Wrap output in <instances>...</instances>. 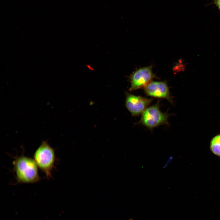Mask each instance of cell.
<instances>
[{
    "label": "cell",
    "mask_w": 220,
    "mask_h": 220,
    "mask_svg": "<svg viewBox=\"0 0 220 220\" xmlns=\"http://www.w3.org/2000/svg\"><path fill=\"white\" fill-rule=\"evenodd\" d=\"M215 3L219 9H220V0H215Z\"/></svg>",
    "instance_id": "8"
},
{
    "label": "cell",
    "mask_w": 220,
    "mask_h": 220,
    "mask_svg": "<svg viewBox=\"0 0 220 220\" xmlns=\"http://www.w3.org/2000/svg\"><path fill=\"white\" fill-rule=\"evenodd\" d=\"M152 100L140 96L127 93L125 106L132 116H138L142 113Z\"/></svg>",
    "instance_id": "5"
},
{
    "label": "cell",
    "mask_w": 220,
    "mask_h": 220,
    "mask_svg": "<svg viewBox=\"0 0 220 220\" xmlns=\"http://www.w3.org/2000/svg\"><path fill=\"white\" fill-rule=\"evenodd\" d=\"M17 183H36L40 179L38 167L34 159L23 155L17 156L13 162Z\"/></svg>",
    "instance_id": "1"
},
{
    "label": "cell",
    "mask_w": 220,
    "mask_h": 220,
    "mask_svg": "<svg viewBox=\"0 0 220 220\" xmlns=\"http://www.w3.org/2000/svg\"><path fill=\"white\" fill-rule=\"evenodd\" d=\"M169 115L160 109L159 103L147 108L142 113L139 123L152 130L160 125L167 124Z\"/></svg>",
    "instance_id": "3"
},
{
    "label": "cell",
    "mask_w": 220,
    "mask_h": 220,
    "mask_svg": "<svg viewBox=\"0 0 220 220\" xmlns=\"http://www.w3.org/2000/svg\"><path fill=\"white\" fill-rule=\"evenodd\" d=\"M33 157L38 167L45 174L47 178H51L55 155L54 150L46 141L42 142L35 151Z\"/></svg>",
    "instance_id": "2"
},
{
    "label": "cell",
    "mask_w": 220,
    "mask_h": 220,
    "mask_svg": "<svg viewBox=\"0 0 220 220\" xmlns=\"http://www.w3.org/2000/svg\"><path fill=\"white\" fill-rule=\"evenodd\" d=\"M144 91L148 96L165 99L171 103H173L169 87L165 82L152 81L144 87Z\"/></svg>",
    "instance_id": "6"
},
{
    "label": "cell",
    "mask_w": 220,
    "mask_h": 220,
    "mask_svg": "<svg viewBox=\"0 0 220 220\" xmlns=\"http://www.w3.org/2000/svg\"><path fill=\"white\" fill-rule=\"evenodd\" d=\"M210 148L214 154L220 156V135L215 136L212 140Z\"/></svg>",
    "instance_id": "7"
},
{
    "label": "cell",
    "mask_w": 220,
    "mask_h": 220,
    "mask_svg": "<svg viewBox=\"0 0 220 220\" xmlns=\"http://www.w3.org/2000/svg\"><path fill=\"white\" fill-rule=\"evenodd\" d=\"M155 76L151 66L144 67L137 69L130 76V90L133 91L144 88L152 81Z\"/></svg>",
    "instance_id": "4"
}]
</instances>
